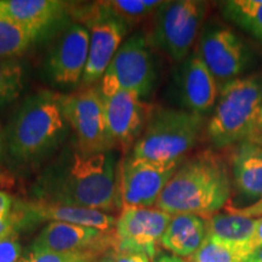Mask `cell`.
Segmentation results:
<instances>
[{"instance_id":"1","label":"cell","mask_w":262,"mask_h":262,"mask_svg":"<svg viewBox=\"0 0 262 262\" xmlns=\"http://www.w3.org/2000/svg\"><path fill=\"white\" fill-rule=\"evenodd\" d=\"M117 173L113 150L84 155L74 145L44 170L32 192L38 202L113 211L119 208Z\"/></svg>"},{"instance_id":"2","label":"cell","mask_w":262,"mask_h":262,"mask_svg":"<svg viewBox=\"0 0 262 262\" xmlns=\"http://www.w3.org/2000/svg\"><path fill=\"white\" fill-rule=\"evenodd\" d=\"M232 195L227 164L211 150L181 163L155 208L170 215L192 214L204 220L217 214Z\"/></svg>"},{"instance_id":"3","label":"cell","mask_w":262,"mask_h":262,"mask_svg":"<svg viewBox=\"0 0 262 262\" xmlns=\"http://www.w3.org/2000/svg\"><path fill=\"white\" fill-rule=\"evenodd\" d=\"M58 95L40 91L17 108L5 131L9 156L21 165H35L56 150L67 135Z\"/></svg>"},{"instance_id":"4","label":"cell","mask_w":262,"mask_h":262,"mask_svg":"<svg viewBox=\"0 0 262 262\" xmlns=\"http://www.w3.org/2000/svg\"><path fill=\"white\" fill-rule=\"evenodd\" d=\"M262 107V77L247 75L222 85L206 136L216 148L245 142L253 135Z\"/></svg>"},{"instance_id":"5","label":"cell","mask_w":262,"mask_h":262,"mask_svg":"<svg viewBox=\"0 0 262 262\" xmlns=\"http://www.w3.org/2000/svg\"><path fill=\"white\" fill-rule=\"evenodd\" d=\"M204 117L191 111L157 108L133 148L136 158L169 163L180 162L196 145Z\"/></svg>"},{"instance_id":"6","label":"cell","mask_w":262,"mask_h":262,"mask_svg":"<svg viewBox=\"0 0 262 262\" xmlns=\"http://www.w3.org/2000/svg\"><path fill=\"white\" fill-rule=\"evenodd\" d=\"M208 3L199 0L163 2L155 14L150 42L180 62L188 57L204 22Z\"/></svg>"},{"instance_id":"7","label":"cell","mask_w":262,"mask_h":262,"mask_svg":"<svg viewBox=\"0 0 262 262\" xmlns=\"http://www.w3.org/2000/svg\"><path fill=\"white\" fill-rule=\"evenodd\" d=\"M62 114L75 136V147L84 155L108 152L103 100L97 85L81 88L77 93L58 95Z\"/></svg>"},{"instance_id":"8","label":"cell","mask_w":262,"mask_h":262,"mask_svg":"<svg viewBox=\"0 0 262 262\" xmlns=\"http://www.w3.org/2000/svg\"><path fill=\"white\" fill-rule=\"evenodd\" d=\"M156 80V70L147 39L134 34L123 42L104 72L98 89L102 96L124 90L147 97Z\"/></svg>"},{"instance_id":"9","label":"cell","mask_w":262,"mask_h":262,"mask_svg":"<svg viewBox=\"0 0 262 262\" xmlns=\"http://www.w3.org/2000/svg\"><path fill=\"white\" fill-rule=\"evenodd\" d=\"M180 162L160 163L133 155L118 165L117 188L119 208H155L160 194L181 165Z\"/></svg>"},{"instance_id":"10","label":"cell","mask_w":262,"mask_h":262,"mask_svg":"<svg viewBox=\"0 0 262 262\" xmlns=\"http://www.w3.org/2000/svg\"><path fill=\"white\" fill-rule=\"evenodd\" d=\"M75 16L81 19L90 34L89 56L81 85L83 88L94 86L102 79L114 55L122 47L129 27L111 14L102 2L80 8Z\"/></svg>"},{"instance_id":"11","label":"cell","mask_w":262,"mask_h":262,"mask_svg":"<svg viewBox=\"0 0 262 262\" xmlns=\"http://www.w3.org/2000/svg\"><path fill=\"white\" fill-rule=\"evenodd\" d=\"M195 54L214 75L219 88L241 78L250 67V50L231 28L225 26H208L202 32Z\"/></svg>"},{"instance_id":"12","label":"cell","mask_w":262,"mask_h":262,"mask_svg":"<svg viewBox=\"0 0 262 262\" xmlns=\"http://www.w3.org/2000/svg\"><path fill=\"white\" fill-rule=\"evenodd\" d=\"M171 217L172 215L157 208L125 209L117 219L113 250L142 254L155 260Z\"/></svg>"},{"instance_id":"13","label":"cell","mask_w":262,"mask_h":262,"mask_svg":"<svg viewBox=\"0 0 262 262\" xmlns=\"http://www.w3.org/2000/svg\"><path fill=\"white\" fill-rule=\"evenodd\" d=\"M102 96V95H101ZM111 148L126 152L142 135L153 108L139 95L119 90L102 96Z\"/></svg>"},{"instance_id":"14","label":"cell","mask_w":262,"mask_h":262,"mask_svg":"<svg viewBox=\"0 0 262 262\" xmlns=\"http://www.w3.org/2000/svg\"><path fill=\"white\" fill-rule=\"evenodd\" d=\"M89 31L78 22L57 33L47 57V71L54 83L74 86L81 81L89 56Z\"/></svg>"},{"instance_id":"15","label":"cell","mask_w":262,"mask_h":262,"mask_svg":"<svg viewBox=\"0 0 262 262\" xmlns=\"http://www.w3.org/2000/svg\"><path fill=\"white\" fill-rule=\"evenodd\" d=\"M232 186L241 199V206L231 212L250 217L262 216V146L239 143L231 157Z\"/></svg>"},{"instance_id":"16","label":"cell","mask_w":262,"mask_h":262,"mask_svg":"<svg viewBox=\"0 0 262 262\" xmlns=\"http://www.w3.org/2000/svg\"><path fill=\"white\" fill-rule=\"evenodd\" d=\"M114 249V232L98 231L63 222H50L37 235L31 245V251L73 253L93 251L104 255Z\"/></svg>"},{"instance_id":"17","label":"cell","mask_w":262,"mask_h":262,"mask_svg":"<svg viewBox=\"0 0 262 262\" xmlns=\"http://www.w3.org/2000/svg\"><path fill=\"white\" fill-rule=\"evenodd\" d=\"M16 208L21 217L22 229L32 228L42 221H50L84 226L112 233L117 224V219L107 212L81 206L16 201Z\"/></svg>"},{"instance_id":"18","label":"cell","mask_w":262,"mask_h":262,"mask_svg":"<svg viewBox=\"0 0 262 262\" xmlns=\"http://www.w3.org/2000/svg\"><path fill=\"white\" fill-rule=\"evenodd\" d=\"M179 90L185 107L203 116L215 106L220 88L209 68L194 52L183 61L180 68Z\"/></svg>"},{"instance_id":"19","label":"cell","mask_w":262,"mask_h":262,"mask_svg":"<svg viewBox=\"0 0 262 262\" xmlns=\"http://www.w3.org/2000/svg\"><path fill=\"white\" fill-rule=\"evenodd\" d=\"M70 8L60 0H2L3 14L22 27L44 34Z\"/></svg>"},{"instance_id":"20","label":"cell","mask_w":262,"mask_h":262,"mask_svg":"<svg viewBox=\"0 0 262 262\" xmlns=\"http://www.w3.org/2000/svg\"><path fill=\"white\" fill-rule=\"evenodd\" d=\"M206 238V220L192 214L172 215L160 245L175 256L189 257Z\"/></svg>"},{"instance_id":"21","label":"cell","mask_w":262,"mask_h":262,"mask_svg":"<svg viewBox=\"0 0 262 262\" xmlns=\"http://www.w3.org/2000/svg\"><path fill=\"white\" fill-rule=\"evenodd\" d=\"M257 221L256 217L237 212H217L206 220V237L237 248L245 255V248L256 229Z\"/></svg>"},{"instance_id":"22","label":"cell","mask_w":262,"mask_h":262,"mask_svg":"<svg viewBox=\"0 0 262 262\" xmlns=\"http://www.w3.org/2000/svg\"><path fill=\"white\" fill-rule=\"evenodd\" d=\"M220 9L226 19L262 42V0H227Z\"/></svg>"},{"instance_id":"23","label":"cell","mask_w":262,"mask_h":262,"mask_svg":"<svg viewBox=\"0 0 262 262\" xmlns=\"http://www.w3.org/2000/svg\"><path fill=\"white\" fill-rule=\"evenodd\" d=\"M40 33L16 24L4 14L0 15V60L16 58L31 48Z\"/></svg>"},{"instance_id":"24","label":"cell","mask_w":262,"mask_h":262,"mask_svg":"<svg viewBox=\"0 0 262 262\" xmlns=\"http://www.w3.org/2000/svg\"><path fill=\"white\" fill-rule=\"evenodd\" d=\"M111 14L123 21L127 27L140 24L149 16H155L163 2L160 0H108L102 2Z\"/></svg>"},{"instance_id":"25","label":"cell","mask_w":262,"mask_h":262,"mask_svg":"<svg viewBox=\"0 0 262 262\" xmlns=\"http://www.w3.org/2000/svg\"><path fill=\"white\" fill-rule=\"evenodd\" d=\"M24 90V67L17 58L0 60V110L17 100Z\"/></svg>"},{"instance_id":"26","label":"cell","mask_w":262,"mask_h":262,"mask_svg":"<svg viewBox=\"0 0 262 262\" xmlns=\"http://www.w3.org/2000/svg\"><path fill=\"white\" fill-rule=\"evenodd\" d=\"M245 260L247 257L239 249L210 237H206L202 247L187 258L188 262H244Z\"/></svg>"},{"instance_id":"27","label":"cell","mask_w":262,"mask_h":262,"mask_svg":"<svg viewBox=\"0 0 262 262\" xmlns=\"http://www.w3.org/2000/svg\"><path fill=\"white\" fill-rule=\"evenodd\" d=\"M102 254L93 251H73V253H51V251H31L28 262H91L98 261Z\"/></svg>"},{"instance_id":"28","label":"cell","mask_w":262,"mask_h":262,"mask_svg":"<svg viewBox=\"0 0 262 262\" xmlns=\"http://www.w3.org/2000/svg\"><path fill=\"white\" fill-rule=\"evenodd\" d=\"M21 254L18 233H12L0 241V262H18L22 258Z\"/></svg>"},{"instance_id":"29","label":"cell","mask_w":262,"mask_h":262,"mask_svg":"<svg viewBox=\"0 0 262 262\" xmlns=\"http://www.w3.org/2000/svg\"><path fill=\"white\" fill-rule=\"evenodd\" d=\"M100 262H149V258L142 254L119 253V251L111 250L101 257Z\"/></svg>"},{"instance_id":"30","label":"cell","mask_w":262,"mask_h":262,"mask_svg":"<svg viewBox=\"0 0 262 262\" xmlns=\"http://www.w3.org/2000/svg\"><path fill=\"white\" fill-rule=\"evenodd\" d=\"M261 248H262V216L258 219L256 229H255L253 237H251V239L249 241V243L247 245V248H245V255H247V258Z\"/></svg>"},{"instance_id":"31","label":"cell","mask_w":262,"mask_h":262,"mask_svg":"<svg viewBox=\"0 0 262 262\" xmlns=\"http://www.w3.org/2000/svg\"><path fill=\"white\" fill-rule=\"evenodd\" d=\"M15 203L16 199L14 196L4 191H0V220L9 217L12 209H14Z\"/></svg>"},{"instance_id":"32","label":"cell","mask_w":262,"mask_h":262,"mask_svg":"<svg viewBox=\"0 0 262 262\" xmlns=\"http://www.w3.org/2000/svg\"><path fill=\"white\" fill-rule=\"evenodd\" d=\"M153 262H188L187 260H183V258L175 256V255H169V254H160L157 256Z\"/></svg>"},{"instance_id":"33","label":"cell","mask_w":262,"mask_h":262,"mask_svg":"<svg viewBox=\"0 0 262 262\" xmlns=\"http://www.w3.org/2000/svg\"><path fill=\"white\" fill-rule=\"evenodd\" d=\"M262 136V107H261V112H260V117H258L256 126H255L253 135L250 136V139L248 140V142H255L257 139H260Z\"/></svg>"},{"instance_id":"34","label":"cell","mask_w":262,"mask_h":262,"mask_svg":"<svg viewBox=\"0 0 262 262\" xmlns=\"http://www.w3.org/2000/svg\"><path fill=\"white\" fill-rule=\"evenodd\" d=\"M244 262H262V248L251 254Z\"/></svg>"},{"instance_id":"35","label":"cell","mask_w":262,"mask_h":262,"mask_svg":"<svg viewBox=\"0 0 262 262\" xmlns=\"http://www.w3.org/2000/svg\"><path fill=\"white\" fill-rule=\"evenodd\" d=\"M8 181H9L8 178L0 171V187H4V186L8 185Z\"/></svg>"},{"instance_id":"36","label":"cell","mask_w":262,"mask_h":262,"mask_svg":"<svg viewBox=\"0 0 262 262\" xmlns=\"http://www.w3.org/2000/svg\"><path fill=\"white\" fill-rule=\"evenodd\" d=\"M3 153H4V142H3L2 130H0V159L3 158Z\"/></svg>"},{"instance_id":"37","label":"cell","mask_w":262,"mask_h":262,"mask_svg":"<svg viewBox=\"0 0 262 262\" xmlns=\"http://www.w3.org/2000/svg\"><path fill=\"white\" fill-rule=\"evenodd\" d=\"M253 143H256V145H260V146H262V136L260 137V139H257V140L255 141V142H253Z\"/></svg>"},{"instance_id":"38","label":"cell","mask_w":262,"mask_h":262,"mask_svg":"<svg viewBox=\"0 0 262 262\" xmlns=\"http://www.w3.org/2000/svg\"><path fill=\"white\" fill-rule=\"evenodd\" d=\"M0 15H3V9H2V0H0Z\"/></svg>"},{"instance_id":"39","label":"cell","mask_w":262,"mask_h":262,"mask_svg":"<svg viewBox=\"0 0 262 262\" xmlns=\"http://www.w3.org/2000/svg\"><path fill=\"white\" fill-rule=\"evenodd\" d=\"M18 262H28V261H27V258H21Z\"/></svg>"},{"instance_id":"40","label":"cell","mask_w":262,"mask_h":262,"mask_svg":"<svg viewBox=\"0 0 262 262\" xmlns=\"http://www.w3.org/2000/svg\"><path fill=\"white\" fill-rule=\"evenodd\" d=\"M91 262H98V261H91Z\"/></svg>"}]
</instances>
